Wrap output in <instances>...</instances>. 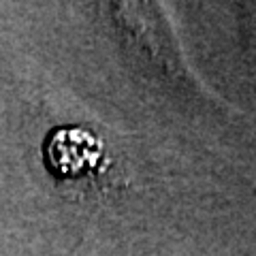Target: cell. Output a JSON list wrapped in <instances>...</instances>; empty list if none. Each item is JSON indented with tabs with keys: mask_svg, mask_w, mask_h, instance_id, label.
Listing matches in <instances>:
<instances>
[{
	"mask_svg": "<svg viewBox=\"0 0 256 256\" xmlns=\"http://www.w3.org/2000/svg\"><path fill=\"white\" fill-rule=\"evenodd\" d=\"M47 166L60 178L92 175L102 162V143L84 128H58L45 146Z\"/></svg>",
	"mask_w": 256,
	"mask_h": 256,
	"instance_id": "6da1fadb",
	"label": "cell"
}]
</instances>
